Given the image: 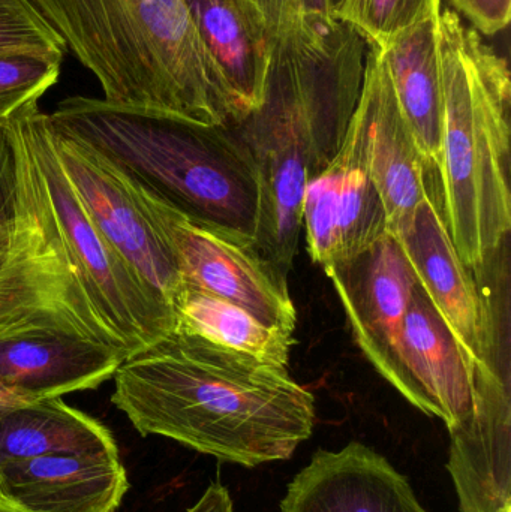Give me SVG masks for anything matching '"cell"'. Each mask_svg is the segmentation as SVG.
I'll list each match as a JSON object with an SVG mask.
<instances>
[{
	"mask_svg": "<svg viewBox=\"0 0 511 512\" xmlns=\"http://www.w3.org/2000/svg\"><path fill=\"white\" fill-rule=\"evenodd\" d=\"M113 379L111 402L140 435L245 468L291 459L314 430V396L287 367L177 331L126 357Z\"/></svg>",
	"mask_w": 511,
	"mask_h": 512,
	"instance_id": "obj_1",
	"label": "cell"
},
{
	"mask_svg": "<svg viewBox=\"0 0 511 512\" xmlns=\"http://www.w3.org/2000/svg\"><path fill=\"white\" fill-rule=\"evenodd\" d=\"M47 117L54 131L89 144L183 215L255 245L260 180L233 125H200L84 96L63 99Z\"/></svg>",
	"mask_w": 511,
	"mask_h": 512,
	"instance_id": "obj_2",
	"label": "cell"
},
{
	"mask_svg": "<svg viewBox=\"0 0 511 512\" xmlns=\"http://www.w3.org/2000/svg\"><path fill=\"white\" fill-rule=\"evenodd\" d=\"M101 84L105 101L231 125L215 63L185 0H32Z\"/></svg>",
	"mask_w": 511,
	"mask_h": 512,
	"instance_id": "obj_3",
	"label": "cell"
},
{
	"mask_svg": "<svg viewBox=\"0 0 511 512\" xmlns=\"http://www.w3.org/2000/svg\"><path fill=\"white\" fill-rule=\"evenodd\" d=\"M444 120L438 188L447 230L470 270H479L511 228V78L506 59L461 15L438 17Z\"/></svg>",
	"mask_w": 511,
	"mask_h": 512,
	"instance_id": "obj_4",
	"label": "cell"
},
{
	"mask_svg": "<svg viewBox=\"0 0 511 512\" xmlns=\"http://www.w3.org/2000/svg\"><path fill=\"white\" fill-rule=\"evenodd\" d=\"M14 176L6 209L9 249L0 267V337L62 333L126 352L68 254L38 162L15 114Z\"/></svg>",
	"mask_w": 511,
	"mask_h": 512,
	"instance_id": "obj_5",
	"label": "cell"
},
{
	"mask_svg": "<svg viewBox=\"0 0 511 512\" xmlns=\"http://www.w3.org/2000/svg\"><path fill=\"white\" fill-rule=\"evenodd\" d=\"M32 146L68 254L102 318L129 355L174 331L173 309L132 270L87 215L54 152L47 114L38 104L17 114Z\"/></svg>",
	"mask_w": 511,
	"mask_h": 512,
	"instance_id": "obj_6",
	"label": "cell"
},
{
	"mask_svg": "<svg viewBox=\"0 0 511 512\" xmlns=\"http://www.w3.org/2000/svg\"><path fill=\"white\" fill-rule=\"evenodd\" d=\"M50 132L63 173L99 233L171 306L182 277L144 189L89 144L59 134L51 125Z\"/></svg>",
	"mask_w": 511,
	"mask_h": 512,
	"instance_id": "obj_7",
	"label": "cell"
},
{
	"mask_svg": "<svg viewBox=\"0 0 511 512\" xmlns=\"http://www.w3.org/2000/svg\"><path fill=\"white\" fill-rule=\"evenodd\" d=\"M144 195L176 258L182 282L242 307L267 327L294 334L297 312L287 277L254 246L188 218L146 189Z\"/></svg>",
	"mask_w": 511,
	"mask_h": 512,
	"instance_id": "obj_8",
	"label": "cell"
},
{
	"mask_svg": "<svg viewBox=\"0 0 511 512\" xmlns=\"http://www.w3.org/2000/svg\"><path fill=\"white\" fill-rule=\"evenodd\" d=\"M368 141L369 105L360 92L341 150L323 173L309 180L303 195L309 255L323 268L354 258L389 233L369 170Z\"/></svg>",
	"mask_w": 511,
	"mask_h": 512,
	"instance_id": "obj_9",
	"label": "cell"
},
{
	"mask_svg": "<svg viewBox=\"0 0 511 512\" xmlns=\"http://www.w3.org/2000/svg\"><path fill=\"white\" fill-rule=\"evenodd\" d=\"M324 271L335 285L363 354L414 405L416 393L402 364L399 342L419 282L398 240L384 234L366 251Z\"/></svg>",
	"mask_w": 511,
	"mask_h": 512,
	"instance_id": "obj_10",
	"label": "cell"
},
{
	"mask_svg": "<svg viewBox=\"0 0 511 512\" xmlns=\"http://www.w3.org/2000/svg\"><path fill=\"white\" fill-rule=\"evenodd\" d=\"M428 192L407 227L392 234L407 256L417 282L458 340L471 363L495 360V330L470 268L447 230L438 173L425 167Z\"/></svg>",
	"mask_w": 511,
	"mask_h": 512,
	"instance_id": "obj_11",
	"label": "cell"
},
{
	"mask_svg": "<svg viewBox=\"0 0 511 512\" xmlns=\"http://www.w3.org/2000/svg\"><path fill=\"white\" fill-rule=\"evenodd\" d=\"M447 469L461 512L511 510V402L507 370L497 358L473 366L470 417L449 430Z\"/></svg>",
	"mask_w": 511,
	"mask_h": 512,
	"instance_id": "obj_12",
	"label": "cell"
},
{
	"mask_svg": "<svg viewBox=\"0 0 511 512\" xmlns=\"http://www.w3.org/2000/svg\"><path fill=\"white\" fill-rule=\"evenodd\" d=\"M281 512H428L386 457L360 442L320 450L288 484Z\"/></svg>",
	"mask_w": 511,
	"mask_h": 512,
	"instance_id": "obj_13",
	"label": "cell"
},
{
	"mask_svg": "<svg viewBox=\"0 0 511 512\" xmlns=\"http://www.w3.org/2000/svg\"><path fill=\"white\" fill-rule=\"evenodd\" d=\"M362 93L369 105V170L383 203L387 230L396 234L425 200L428 183L419 147L375 45L366 54Z\"/></svg>",
	"mask_w": 511,
	"mask_h": 512,
	"instance_id": "obj_14",
	"label": "cell"
},
{
	"mask_svg": "<svg viewBox=\"0 0 511 512\" xmlns=\"http://www.w3.org/2000/svg\"><path fill=\"white\" fill-rule=\"evenodd\" d=\"M128 489L119 454H54L0 466V499L24 512H114Z\"/></svg>",
	"mask_w": 511,
	"mask_h": 512,
	"instance_id": "obj_15",
	"label": "cell"
},
{
	"mask_svg": "<svg viewBox=\"0 0 511 512\" xmlns=\"http://www.w3.org/2000/svg\"><path fill=\"white\" fill-rule=\"evenodd\" d=\"M399 354L416 393V406L447 429L470 417L473 363L417 283L402 324Z\"/></svg>",
	"mask_w": 511,
	"mask_h": 512,
	"instance_id": "obj_16",
	"label": "cell"
},
{
	"mask_svg": "<svg viewBox=\"0 0 511 512\" xmlns=\"http://www.w3.org/2000/svg\"><path fill=\"white\" fill-rule=\"evenodd\" d=\"M192 23L218 69L231 125L260 107L273 39L254 0H185Z\"/></svg>",
	"mask_w": 511,
	"mask_h": 512,
	"instance_id": "obj_17",
	"label": "cell"
},
{
	"mask_svg": "<svg viewBox=\"0 0 511 512\" xmlns=\"http://www.w3.org/2000/svg\"><path fill=\"white\" fill-rule=\"evenodd\" d=\"M125 358L120 349L69 334L0 337V381L36 399L62 397L98 388Z\"/></svg>",
	"mask_w": 511,
	"mask_h": 512,
	"instance_id": "obj_18",
	"label": "cell"
},
{
	"mask_svg": "<svg viewBox=\"0 0 511 512\" xmlns=\"http://www.w3.org/2000/svg\"><path fill=\"white\" fill-rule=\"evenodd\" d=\"M440 11L396 36L381 50L399 107L410 125L423 164L438 168L443 141L444 96Z\"/></svg>",
	"mask_w": 511,
	"mask_h": 512,
	"instance_id": "obj_19",
	"label": "cell"
},
{
	"mask_svg": "<svg viewBox=\"0 0 511 512\" xmlns=\"http://www.w3.org/2000/svg\"><path fill=\"white\" fill-rule=\"evenodd\" d=\"M119 454L110 430L62 397L0 412V466L54 454Z\"/></svg>",
	"mask_w": 511,
	"mask_h": 512,
	"instance_id": "obj_20",
	"label": "cell"
},
{
	"mask_svg": "<svg viewBox=\"0 0 511 512\" xmlns=\"http://www.w3.org/2000/svg\"><path fill=\"white\" fill-rule=\"evenodd\" d=\"M171 309L177 333L287 367L293 334L267 327L242 307L182 282L171 300Z\"/></svg>",
	"mask_w": 511,
	"mask_h": 512,
	"instance_id": "obj_21",
	"label": "cell"
},
{
	"mask_svg": "<svg viewBox=\"0 0 511 512\" xmlns=\"http://www.w3.org/2000/svg\"><path fill=\"white\" fill-rule=\"evenodd\" d=\"M63 56L39 51L0 54V120L38 104L59 80Z\"/></svg>",
	"mask_w": 511,
	"mask_h": 512,
	"instance_id": "obj_22",
	"label": "cell"
},
{
	"mask_svg": "<svg viewBox=\"0 0 511 512\" xmlns=\"http://www.w3.org/2000/svg\"><path fill=\"white\" fill-rule=\"evenodd\" d=\"M443 0H356L345 23L353 24L369 45L386 48L396 36L440 11Z\"/></svg>",
	"mask_w": 511,
	"mask_h": 512,
	"instance_id": "obj_23",
	"label": "cell"
},
{
	"mask_svg": "<svg viewBox=\"0 0 511 512\" xmlns=\"http://www.w3.org/2000/svg\"><path fill=\"white\" fill-rule=\"evenodd\" d=\"M62 36L32 0H0V54L39 51L65 54Z\"/></svg>",
	"mask_w": 511,
	"mask_h": 512,
	"instance_id": "obj_24",
	"label": "cell"
},
{
	"mask_svg": "<svg viewBox=\"0 0 511 512\" xmlns=\"http://www.w3.org/2000/svg\"><path fill=\"white\" fill-rule=\"evenodd\" d=\"M273 41L317 39L339 23L329 0H254Z\"/></svg>",
	"mask_w": 511,
	"mask_h": 512,
	"instance_id": "obj_25",
	"label": "cell"
},
{
	"mask_svg": "<svg viewBox=\"0 0 511 512\" xmlns=\"http://www.w3.org/2000/svg\"><path fill=\"white\" fill-rule=\"evenodd\" d=\"M477 32L495 35L509 26L511 0H450Z\"/></svg>",
	"mask_w": 511,
	"mask_h": 512,
	"instance_id": "obj_26",
	"label": "cell"
},
{
	"mask_svg": "<svg viewBox=\"0 0 511 512\" xmlns=\"http://www.w3.org/2000/svg\"><path fill=\"white\" fill-rule=\"evenodd\" d=\"M14 134L11 122L0 120V201H8L14 176Z\"/></svg>",
	"mask_w": 511,
	"mask_h": 512,
	"instance_id": "obj_27",
	"label": "cell"
},
{
	"mask_svg": "<svg viewBox=\"0 0 511 512\" xmlns=\"http://www.w3.org/2000/svg\"><path fill=\"white\" fill-rule=\"evenodd\" d=\"M186 512H234L230 493L219 481L210 484L194 507Z\"/></svg>",
	"mask_w": 511,
	"mask_h": 512,
	"instance_id": "obj_28",
	"label": "cell"
},
{
	"mask_svg": "<svg viewBox=\"0 0 511 512\" xmlns=\"http://www.w3.org/2000/svg\"><path fill=\"white\" fill-rule=\"evenodd\" d=\"M35 400L39 399L18 390V388L12 387V385L6 384V382L0 381V412L6 411L9 408H15V406L24 405V403L35 402Z\"/></svg>",
	"mask_w": 511,
	"mask_h": 512,
	"instance_id": "obj_29",
	"label": "cell"
},
{
	"mask_svg": "<svg viewBox=\"0 0 511 512\" xmlns=\"http://www.w3.org/2000/svg\"><path fill=\"white\" fill-rule=\"evenodd\" d=\"M9 249V219L6 203L0 201V267L5 261Z\"/></svg>",
	"mask_w": 511,
	"mask_h": 512,
	"instance_id": "obj_30",
	"label": "cell"
},
{
	"mask_svg": "<svg viewBox=\"0 0 511 512\" xmlns=\"http://www.w3.org/2000/svg\"><path fill=\"white\" fill-rule=\"evenodd\" d=\"M333 17L338 21H347L353 11L356 0H329Z\"/></svg>",
	"mask_w": 511,
	"mask_h": 512,
	"instance_id": "obj_31",
	"label": "cell"
},
{
	"mask_svg": "<svg viewBox=\"0 0 511 512\" xmlns=\"http://www.w3.org/2000/svg\"><path fill=\"white\" fill-rule=\"evenodd\" d=\"M0 512H24L21 511L20 508L14 507V505L9 504V502L3 501L0 499Z\"/></svg>",
	"mask_w": 511,
	"mask_h": 512,
	"instance_id": "obj_32",
	"label": "cell"
},
{
	"mask_svg": "<svg viewBox=\"0 0 511 512\" xmlns=\"http://www.w3.org/2000/svg\"><path fill=\"white\" fill-rule=\"evenodd\" d=\"M506 512H511V510H509V511H506Z\"/></svg>",
	"mask_w": 511,
	"mask_h": 512,
	"instance_id": "obj_33",
	"label": "cell"
}]
</instances>
